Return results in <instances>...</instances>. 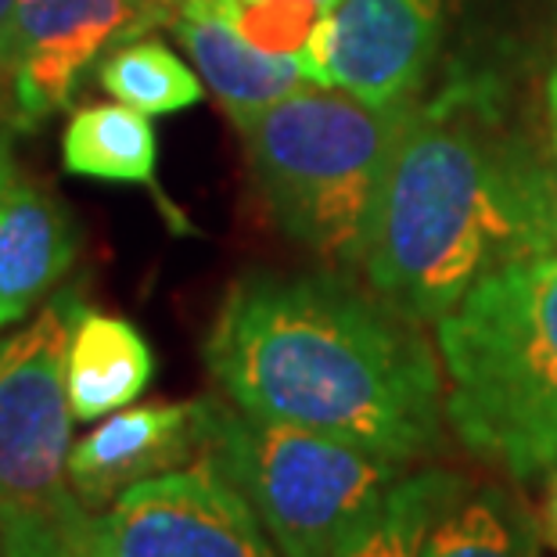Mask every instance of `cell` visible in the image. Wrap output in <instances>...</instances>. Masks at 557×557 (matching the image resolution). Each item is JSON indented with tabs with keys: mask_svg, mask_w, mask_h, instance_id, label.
Returning <instances> with one entry per match:
<instances>
[{
	"mask_svg": "<svg viewBox=\"0 0 557 557\" xmlns=\"http://www.w3.org/2000/svg\"><path fill=\"white\" fill-rule=\"evenodd\" d=\"M206 454L248 496L284 557H331L403 479V460L220 403Z\"/></svg>",
	"mask_w": 557,
	"mask_h": 557,
	"instance_id": "8992f818",
	"label": "cell"
},
{
	"mask_svg": "<svg viewBox=\"0 0 557 557\" xmlns=\"http://www.w3.org/2000/svg\"><path fill=\"white\" fill-rule=\"evenodd\" d=\"M446 424L518 482L557 468V252L485 274L435 324Z\"/></svg>",
	"mask_w": 557,
	"mask_h": 557,
	"instance_id": "3957f363",
	"label": "cell"
},
{
	"mask_svg": "<svg viewBox=\"0 0 557 557\" xmlns=\"http://www.w3.org/2000/svg\"><path fill=\"white\" fill-rule=\"evenodd\" d=\"M295 4H306V8H313L317 15H327V11L338 4V0H295Z\"/></svg>",
	"mask_w": 557,
	"mask_h": 557,
	"instance_id": "603a6c76",
	"label": "cell"
},
{
	"mask_svg": "<svg viewBox=\"0 0 557 557\" xmlns=\"http://www.w3.org/2000/svg\"><path fill=\"white\" fill-rule=\"evenodd\" d=\"M457 8L460 0H338L299 58L317 87L371 104L413 101L443 54Z\"/></svg>",
	"mask_w": 557,
	"mask_h": 557,
	"instance_id": "ba28073f",
	"label": "cell"
},
{
	"mask_svg": "<svg viewBox=\"0 0 557 557\" xmlns=\"http://www.w3.org/2000/svg\"><path fill=\"white\" fill-rule=\"evenodd\" d=\"M62 165L73 176L104 184H140L151 187L159 198V137L151 115L129 109L123 101L112 104H83L73 112L62 137ZM165 216L176 231H187L181 212L170 209L162 198Z\"/></svg>",
	"mask_w": 557,
	"mask_h": 557,
	"instance_id": "5bb4252c",
	"label": "cell"
},
{
	"mask_svg": "<svg viewBox=\"0 0 557 557\" xmlns=\"http://www.w3.org/2000/svg\"><path fill=\"white\" fill-rule=\"evenodd\" d=\"M83 292L62 288L0 342V550L83 540L94 515L69 482L73 403L65 360Z\"/></svg>",
	"mask_w": 557,
	"mask_h": 557,
	"instance_id": "5b68a950",
	"label": "cell"
},
{
	"mask_svg": "<svg viewBox=\"0 0 557 557\" xmlns=\"http://www.w3.org/2000/svg\"><path fill=\"white\" fill-rule=\"evenodd\" d=\"M79 252L73 216L11 151V129L0 134V327L33 313L69 274Z\"/></svg>",
	"mask_w": 557,
	"mask_h": 557,
	"instance_id": "8fae6325",
	"label": "cell"
},
{
	"mask_svg": "<svg viewBox=\"0 0 557 557\" xmlns=\"http://www.w3.org/2000/svg\"><path fill=\"white\" fill-rule=\"evenodd\" d=\"M165 29L184 44L201 83H209V90L216 94L223 112L238 129L252 123L259 112H267L270 104L313 87L302 58L270 54L256 47L212 0L181 11Z\"/></svg>",
	"mask_w": 557,
	"mask_h": 557,
	"instance_id": "7c38bea8",
	"label": "cell"
},
{
	"mask_svg": "<svg viewBox=\"0 0 557 557\" xmlns=\"http://www.w3.org/2000/svg\"><path fill=\"white\" fill-rule=\"evenodd\" d=\"M543 536H547L550 547H557V468L547 485V500H543Z\"/></svg>",
	"mask_w": 557,
	"mask_h": 557,
	"instance_id": "44dd1931",
	"label": "cell"
},
{
	"mask_svg": "<svg viewBox=\"0 0 557 557\" xmlns=\"http://www.w3.org/2000/svg\"><path fill=\"white\" fill-rule=\"evenodd\" d=\"M540 521L500 485H465L424 536L421 557H540Z\"/></svg>",
	"mask_w": 557,
	"mask_h": 557,
	"instance_id": "9a60e30c",
	"label": "cell"
},
{
	"mask_svg": "<svg viewBox=\"0 0 557 557\" xmlns=\"http://www.w3.org/2000/svg\"><path fill=\"white\" fill-rule=\"evenodd\" d=\"M543 115H547V145L557 159V69L547 76V90H543Z\"/></svg>",
	"mask_w": 557,
	"mask_h": 557,
	"instance_id": "ffe728a7",
	"label": "cell"
},
{
	"mask_svg": "<svg viewBox=\"0 0 557 557\" xmlns=\"http://www.w3.org/2000/svg\"><path fill=\"white\" fill-rule=\"evenodd\" d=\"M216 399L148 403L109 413L69 454V482L87 511L112 507L129 485L191 465L209 449Z\"/></svg>",
	"mask_w": 557,
	"mask_h": 557,
	"instance_id": "30bf717a",
	"label": "cell"
},
{
	"mask_svg": "<svg viewBox=\"0 0 557 557\" xmlns=\"http://www.w3.org/2000/svg\"><path fill=\"white\" fill-rule=\"evenodd\" d=\"M15 129V73L0 62V134Z\"/></svg>",
	"mask_w": 557,
	"mask_h": 557,
	"instance_id": "d6986e66",
	"label": "cell"
},
{
	"mask_svg": "<svg viewBox=\"0 0 557 557\" xmlns=\"http://www.w3.org/2000/svg\"><path fill=\"white\" fill-rule=\"evenodd\" d=\"M151 377H156V352L134 320L83 306L65 360L73 418H109L145 393Z\"/></svg>",
	"mask_w": 557,
	"mask_h": 557,
	"instance_id": "4fadbf2b",
	"label": "cell"
},
{
	"mask_svg": "<svg viewBox=\"0 0 557 557\" xmlns=\"http://www.w3.org/2000/svg\"><path fill=\"white\" fill-rule=\"evenodd\" d=\"M413 101L371 104L313 83L242 126L270 216L331 270L363 267L377 195Z\"/></svg>",
	"mask_w": 557,
	"mask_h": 557,
	"instance_id": "277c9868",
	"label": "cell"
},
{
	"mask_svg": "<svg viewBox=\"0 0 557 557\" xmlns=\"http://www.w3.org/2000/svg\"><path fill=\"white\" fill-rule=\"evenodd\" d=\"M468 479L454 471H418L403 475L371 518H363L331 557H421L424 536L446 504L465 490Z\"/></svg>",
	"mask_w": 557,
	"mask_h": 557,
	"instance_id": "2e32d148",
	"label": "cell"
},
{
	"mask_svg": "<svg viewBox=\"0 0 557 557\" xmlns=\"http://www.w3.org/2000/svg\"><path fill=\"white\" fill-rule=\"evenodd\" d=\"M206 367L252 418L403 465L443 435L446 377L421 324L342 270L238 277L212 317Z\"/></svg>",
	"mask_w": 557,
	"mask_h": 557,
	"instance_id": "7a4b0ae2",
	"label": "cell"
},
{
	"mask_svg": "<svg viewBox=\"0 0 557 557\" xmlns=\"http://www.w3.org/2000/svg\"><path fill=\"white\" fill-rule=\"evenodd\" d=\"M90 557H98V554H90Z\"/></svg>",
	"mask_w": 557,
	"mask_h": 557,
	"instance_id": "cb8c5ba5",
	"label": "cell"
},
{
	"mask_svg": "<svg viewBox=\"0 0 557 557\" xmlns=\"http://www.w3.org/2000/svg\"><path fill=\"white\" fill-rule=\"evenodd\" d=\"M557 252V159L493 73H457L413 101L363 252L367 288L438 324L507 263Z\"/></svg>",
	"mask_w": 557,
	"mask_h": 557,
	"instance_id": "6da1fadb",
	"label": "cell"
},
{
	"mask_svg": "<svg viewBox=\"0 0 557 557\" xmlns=\"http://www.w3.org/2000/svg\"><path fill=\"white\" fill-rule=\"evenodd\" d=\"M98 557H284L248 496L209 454L145 479L94 518Z\"/></svg>",
	"mask_w": 557,
	"mask_h": 557,
	"instance_id": "52a82bcc",
	"label": "cell"
},
{
	"mask_svg": "<svg viewBox=\"0 0 557 557\" xmlns=\"http://www.w3.org/2000/svg\"><path fill=\"white\" fill-rule=\"evenodd\" d=\"M195 4H206V0H156V8L162 11V18H165V26L181 15V11H187V8H195Z\"/></svg>",
	"mask_w": 557,
	"mask_h": 557,
	"instance_id": "7402d4cb",
	"label": "cell"
},
{
	"mask_svg": "<svg viewBox=\"0 0 557 557\" xmlns=\"http://www.w3.org/2000/svg\"><path fill=\"white\" fill-rule=\"evenodd\" d=\"M156 26H165L156 0H22L15 129H37L62 112L94 62Z\"/></svg>",
	"mask_w": 557,
	"mask_h": 557,
	"instance_id": "9c48e42d",
	"label": "cell"
},
{
	"mask_svg": "<svg viewBox=\"0 0 557 557\" xmlns=\"http://www.w3.org/2000/svg\"><path fill=\"white\" fill-rule=\"evenodd\" d=\"M22 0H0V62L15 73V33H18Z\"/></svg>",
	"mask_w": 557,
	"mask_h": 557,
	"instance_id": "ac0fdd59",
	"label": "cell"
},
{
	"mask_svg": "<svg viewBox=\"0 0 557 557\" xmlns=\"http://www.w3.org/2000/svg\"><path fill=\"white\" fill-rule=\"evenodd\" d=\"M101 87L145 115H173L206 98L201 79L156 37H134L98 62Z\"/></svg>",
	"mask_w": 557,
	"mask_h": 557,
	"instance_id": "e0dca14e",
	"label": "cell"
}]
</instances>
